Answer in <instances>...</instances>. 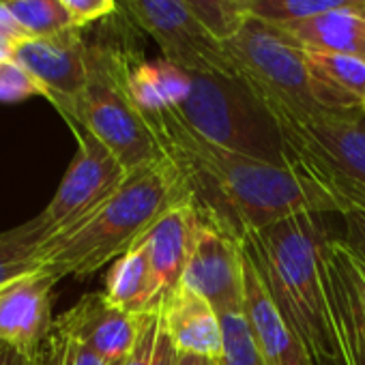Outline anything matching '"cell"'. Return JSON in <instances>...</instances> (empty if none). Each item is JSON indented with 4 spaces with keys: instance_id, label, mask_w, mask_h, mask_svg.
Returning <instances> with one entry per match:
<instances>
[{
    "instance_id": "obj_32",
    "label": "cell",
    "mask_w": 365,
    "mask_h": 365,
    "mask_svg": "<svg viewBox=\"0 0 365 365\" xmlns=\"http://www.w3.org/2000/svg\"><path fill=\"white\" fill-rule=\"evenodd\" d=\"M0 37H5L7 41H11L14 46L31 39L26 35V31L18 24V20L14 18V14L9 11L5 0H0Z\"/></svg>"
},
{
    "instance_id": "obj_40",
    "label": "cell",
    "mask_w": 365,
    "mask_h": 365,
    "mask_svg": "<svg viewBox=\"0 0 365 365\" xmlns=\"http://www.w3.org/2000/svg\"><path fill=\"white\" fill-rule=\"evenodd\" d=\"M112 365H123V361H118V363H112Z\"/></svg>"
},
{
    "instance_id": "obj_30",
    "label": "cell",
    "mask_w": 365,
    "mask_h": 365,
    "mask_svg": "<svg viewBox=\"0 0 365 365\" xmlns=\"http://www.w3.org/2000/svg\"><path fill=\"white\" fill-rule=\"evenodd\" d=\"M344 224H346V239L344 243L365 260V211H350L344 213Z\"/></svg>"
},
{
    "instance_id": "obj_10",
    "label": "cell",
    "mask_w": 365,
    "mask_h": 365,
    "mask_svg": "<svg viewBox=\"0 0 365 365\" xmlns=\"http://www.w3.org/2000/svg\"><path fill=\"white\" fill-rule=\"evenodd\" d=\"M82 31L71 26L48 37H31L14 48V61L39 82L67 120L88 80V41Z\"/></svg>"
},
{
    "instance_id": "obj_26",
    "label": "cell",
    "mask_w": 365,
    "mask_h": 365,
    "mask_svg": "<svg viewBox=\"0 0 365 365\" xmlns=\"http://www.w3.org/2000/svg\"><path fill=\"white\" fill-rule=\"evenodd\" d=\"M185 5L202 20V24L220 41L230 39L247 18L235 5H230L228 0H185Z\"/></svg>"
},
{
    "instance_id": "obj_18",
    "label": "cell",
    "mask_w": 365,
    "mask_h": 365,
    "mask_svg": "<svg viewBox=\"0 0 365 365\" xmlns=\"http://www.w3.org/2000/svg\"><path fill=\"white\" fill-rule=\"evenodd\" d=\"M275 29H279L303 52L361 56L365 46V18L356 9L329 11L314 18L286 22Z\"/></svg>"
},
{
    "instance_id": "obj_25",
    "label": "cell",
    "mask_w": 365,
    "mask_h": 365,
    "mask_svg": "<svg viewBox=\"0 0 365 365\" xmlns=\"http://www.w3.org/2000/svg\"><path fill=\"white\" fill-rule=\"evenodd\" d=\"M29 365H112L99 354L63 333L56 324L37 350L29 354Z\"/></svg>"
},
{
    "instance_id": "obj_2",
    "label": "cell",
    "mask_w": 365,
    "mask_h": 365,
    "mask_svg": "<svg viewBox=\"0 0 365 365\" xmlns=\"http://www.w3.org/2000/svg\"><path fill=\"white\" fill-rule=\"evenodd\" d=\"M320 213L303 211L252 230L239 241L252 256L269 294L303 339L316 365L339 363V339L327 279V232Z\"/></svg>"
},
{
    "instance_id": "obj_38",
    "label": "cell",
    "mask_w": 365,
    "mask_h": 365,
    "mask_svg": "<svg viewBox=\"0 0 365 365\" xmlns=\"http://www.w3.org/2000/svg\"><path fill=\"white\" fill-rule=\"evenodd\" d=\"M320 365H339L337 361H327V363H320Z\"/></svg>"
},
{
    "instance_id": "obj_41",
    "label": "cell",
    "mask_w": 365,
    "mask_h": 365,
    "mask_svg": "<svg viewBox=\"0 0 365 365\" xmlns=\"http://www.w3.org/2000/svg\"><path fill=\"white\" fill-rule=\"evenodd\" d=\"M359 14H361V16H363V18H365V9H363V11H359Z\"/></svg>"
},
{
    "instance_id": "obj_24",
    "label": "cell",
    "mask_w": 365,
    "mask_h": 365,
    "mask_svg": "<svg viewBox=\"0 0 365 365\" xmlns=\"http://www.w3.org/2000/svg\"><path fill=\"white\" fill-rule=\"evenodd\" d=\"M224 352L220 365H267L243 312L220 314Z\"/></svg>"
},
{
    "instance_id": "obj_14",
    "label": "cell",
    "mask_w": 365,
    "mask_h": 365,
    "mask_svg": "<svg viewBox=\"0 0 365 365\" xmlns=\"http://www.w3.org/2000/svg\"><path fill=\"white\" fill-rule=\"evenodd\" d=\"M54 277L46 271H35L0 288V344L26 354L41 346L54 327Z\"/></svg>"
},
{
    "instance_id": "obj_34",
    "label": "cell",
    "mask_w": 365,
    "mask_h": 365,
    "mask_svg": "<svg viewBox=\"0 0 365 365\" xmlns=\"http://www.w3.org/2000/svg\"><path fill=\"white\" fill-rule=\"evenodd\" d=\"M0 365H29V354L14 346H5L0 350Z\"/></svg>"
},
{
    "instance_id": "obj_31",
    "label": "cell",
    "mask_w": 365,
    "mask_h": 365,
    "mask_svg": "<svg viewBox=\"0 0 365 365\" xmlns=\"http://www.w3.org/2000/svg\"><path fill=\"white\" fill-rule=\"evenodd\" d=\"M176 361H178V350L161 322V309H159V329L150 354V365H176Z\"/></svg>"
},
{
    "instance_id": "obj_7",
    "label": "cell",
    "mask_w": 365,
    "mask_h": 365,
    "mask_svg": "<svg viewBox=\"0 0 365 365\" xmlns=\"http://www.w3.org/2000/svg\"><path fill=\"white\" fill-rule=\"evenodd\" d=\"M187 76V91L176 110L198 135L232 153L282 161V142L271 116L239 78Z\"/></svg>"
},
{
    "instance_id": "obj_4",
    "label": "cell",
    "mask_w": 365,
    "mask_h": 365,
    "mask_svg": "<svg viewBox=\"0 0 365 365\" xmlns=\"http://www.w3.org/2000/svg\"><path fill=\"white\" fill-rule=\"evenodd\" d=\"M282 142V161L299 168L339 205L365 211V127L359 114L264 110Z\"/></svg>"
},
{
    "instance_id": "obj_29",
    "label": "cell",
    "mask_w": 365,
    "mask_h": 365,
    "mask_svg": "<svg viewBox=\"0 0 365 365\" xmlns=\"http://www.w3.org/2000/svg\"><path fill=\"white\" fill-rule=\"evenodd\" d=\"M159 309H161V305L144 316V324H142L138 344L133 346L131 354L123 361V365H150V354H153V346H155V337H157V329H159Z\"/></svg>"
},
{
    "instance_id": "obj_20",
    "label": "cell",
    "mask_w": 365,
    "mask_h": 365,
    "mask_svg": "<svg viewBox=\"0 0 365 365\" xmlns=\"http://www.w3.org/2000/svg\"><path fill=\"white\" fill-rule=\"evenodd\" d=\"M331 112L365 114V61L352 54L303 52Z\"/></svg>"
},
{
    "instance_id": "obj_6",
    "label": "cell",
    "mask_w": 365,
    "mask_h": 365,
    "mask_svg": "<svg viewBox=\"0 0 365 365\" xmlns=\"http://www.w3.org/2000/svg\"><path fill=\"white\" fill-rule=\"evenodd\" d=\"M222 43L237 78L264 110L331 112L303 50L279 29L247 16L241 29Z\"/></svg>"
},
{
    "instance_id": "obj_23",
    "label": "cell",
    "mask_w": 365,
    "mask_h": 365,
    "mask_svg": "<svg viewBox=\"0 0 365 365\" xmlns=\"http://www.w3.org/2000/svg\"><path fill=\"white\" fill-rule=\"evenodd\" d=\"M5 3L29 37H48L76 26L61 0H5Z\"/></svg>"
},
{
    "instance_id": "obj_17",
    "label": "cell",
    "mask_w": 365,
    "mask_h": 365,
    "mask_svg": "<svg viewBox=\"0 0 365 365\" xmlns=\"http://www.w3.org/2000/svg\"><path fill=\"white\" fill-rule=\"evenodd\" d=\"M196 230L198 211L187 198L168 209L140 239L148 250L153 271L165 294L180 284L182 271H185V264L194 250Z\"/></svg>"
},
{
    "instance_id": "obj_5",
    "label": "cell",
    "mask_w": 365,
    "mask_h": 365,
    "mask_svg": "<svg viewBox=\"0 0 365 365\" xmlns=\"http://www.w3.org/2000/svg\"><path fill=\"white\" fill-rule=\"evenodd\" d=\"M133 54L135 50L114 39L88 41V80L69 118V125L108 146L129 172L165 157L129 86Z\"/></svg>"
},
{
    "instance_id": "obj_1",
    "label": "cell",
    "mask_w": 365,
    "mask_h": 365,
    "mask_svg": "<svg viewBox=\"0 0 365 365\" xmlns=\"http://www.w3.org/2000/svg\"><path fill=\"white\" fill-rule=\"evenodd\" d=\"M163 155L176 163L198 215L237 241L294 213H339V205L299 168L226 150L198 135L176 108L146 116Z\"/></svg>"
},
{
    "instance_id": "obj_15",
    "label": "cell",
    "mask_w": 365,
    "mask_h": 365,
    "mask_svg": "<svg viewBox=\"0 0 365 365\" xmlns=\"http://www.w3.org/2000/svg\"><path fill=\"white\" fill-rule=\"evenodd\" d=\"M324 260L339 339V365H365V294L346 262L344 241L329 239Z\"/></svg>"
},
{
    "instance_id": "obj_12",
    "label": "cell",
    "mask_w": 365,
    "mask_h": 365,
    "mask_svg": "<svg viewBox=\"0 0 365 365\" xmlns=\"http://www.w3.org/2000/svg\"><path fill=\"white\" fill-rule=\"evenodd\" d=\"M144 316L127 314L114 307L103 292L82 297L54 324L71 339L80 341L108 363L125 361L142 333Z\"/></svg>"
},
{
    "instance_id": "obj_9",
    "label": "cell",
    "mask_w": 365,
    "mask_h": 365,
    "mask_svg": "<svg viewBox=\"0 0 365 365\" xmlns=\"http://www.w3.org/2000/svg\"><path fill=\"white\" fill-rule=\"evenodd\" d=\"M78 138V153L67 168L50 205L39 213L48 239L65 232L101 207L127 180L129 170L93 133L71 125Z\"/></svg>"
},
{
    "instance_id": "obj_36",
    "label": "cell",
    "mask_w": 365,
    "mask_h": 365,
    "mask_svg": "<svg viewBox=\"0 0 365 365\" xmlns=\"http://www.w3.org/2000/svg\"><path fill=\"white\" fill-rule=\"evenodd\" d=\"M14 43L7 41L5 37H0V63H5V61H14Z\"/></svg>"
},
{
    "instance_id": "obj_3",
    "label": "cell",
    "mask_w": 365,
    "mask_h": 365,
    "mask_svg": "<svg viewBox=\"0 0 365 365\" xmlns=\"http://www.w3.org/2000/svg\"><path fill=\"white\" fill-rule=\"evenodd\" d=\"M187 198L185 176L168 157L133 170L101 207L43 243L39 267L56 282L86 277L127 254L168 209Z\"/></svg>"
},
{
    "instance_id": "obj_21",
    "label": "cell",
    "mask_w": 365,
    "mask_h": 365,
    "mask_svg": "<svg viewBox=\"0 0 365 365\" xmlns=\"http://www.w3.org/2000/svg\"><path fill=\"white\" fill-rule=\"evenodd\" d=\"M46 241L48 230L39 215L14 230L0 232V288L18 277L41 271L39 252Z\"/></svg>"
},
{
    "instance_id": "obj_37",
    "label": "cell",
    "mask_w": 365,
    "mask_h": 365,
    "mask_svg": "<svg viewBox=\"0 0 365 365\" xmlns=\"http://www.w3.org/2000/svg\"><path fill=\"white\" fill-rule=\"evenodd\" d=\"M230 5H235L241 14H245L247 16V9H250V5H252V0H228Z\"/></svg>"
},
{
    "instance_id": "obj_42",
    "label": "cell",
    "mask_w": 365,
    "mask_h": 365,
    "mask_svg": "<svg viewBox=\"0 0 365 365\" xmlns=\"http://www.w3.org/2000/svg\"><path fill=\"white\" fill-rule=\"evenodd\" d=\"M3 348H5V344H0V350H3Z\"/></svg>"
},
{
    "instance_id": "obj_8",
    "label": "cell",
    "mask_w": 365,
    "mask_h": 365,
    "mask_svg": "<svg viewBox=\"0 0 365 365\" xmlns=\"http://www.w3.org/2000/svg\"><path fill=\"white\" fill-rule=\"evenodd\" d=\"M133 24L150 35L163 58L187 73L237 78L224 43L185 5V0H116Z\"/></svg>"
},
{
    "instance_id": "obj_19",
    "label": "cell",
    "mask_w": 365,
    "mask_h": 365,
    "mask_svg": "<svg viewBox=\"0 0 365 365\" xmlns=\"http://www.w3.org/2000/svg\"><path fill=\"white\" fill-rule=\"evenodd\" d=\"M103 294L114 307L133 316L148 314L161 305L165 292L153 271L148 250L142 241L114 260L106 277Z\"/></svg>"
},
{
    "instance_id": "obj_39",
    "label": "cell",
    "mask_w": 365,
    "mask_h": 365,
    "mask_svg": "<svg viewBox=\"0 0 365 365\" xmlns=\"http://www.w3.org/2000/svg\"><path fill=\"white\" fill-rule=\"evenodd\" d=\"M361 58L365 61V46H363V52H361Z\"/></svg>"
},
{
    "instance_id": "obj_13",
    "label": "cell",
    "mask_w": 365,
    "mask_h": 365,
    "mask_svg": "<svg viewBox=\"0 0 365 365\" xmlns=\"http://www.w3.org/2000/svg\"><path fill=\"white\" fill-rule=\"evenodd\" d=\"M241 245V243H239ZM243 264V314L267 365H316L303 339L288 324L269 294L250 252L241 245Z\"/></svg>"
},
{
    "instance_id": "obj_16",
    "label": "cell",
    "mask_w": 365,
    "mask_h": 365,
    "mask_svg": "<svg viewBox=\"0 0 365 365\" xmlns=\"http://www.w3.org/2000/svg\"><path fill=\"white\" fill-rule=\"evenodd\" d=\"M161 322L178 354L222 361L224 337L220 314L200 294L176 286L161 301Z\"/></svg>"
},
{
    "instance_id": "obj_33",
    "label": "cell",
    "mask_w": 365,
    "mask_h": 365,
    "mask_svg": "<svg viewBox=\"0 0 365 365\" xmlns=\"http://www.w3.org/2000/svg\"><path fill=\"white\" fill-rule=\"evenodd\" d=\"M344 256H346V262H348V267H350V271H352L356 284L361 286V290H363V294H365V260L359 258L346 243H344Z\"/></svg>"
},
{
    "instance_id": "obj_35",
    "label": "cell",
    "mask_w": 365,
    "mask_h": 365,
    "mask_svg": "<svg viewBox=\"0 0 365 365\" xmlns=\"http://www.w3.org/2000/svg\"><path fill=\"white\" fill-rule=\"evenodd\" d=\"M176 365H220V361H211V359L194 356V354H178Z\"/></svg>"
},
{
    "instance_id": "obj_22",
    "label": "cell",
    "mask_w": 365,
    "mask_h": 365,
    "mask_svg": "<svg viewBox=\"0 0 365 365\" xmlns=\"http://www.w3.org/2000/svg\"><path fill=\"white\" fill-rule=\"evenodd\" d=\"M339 9H365V0H252L247 9L250 18L279 26Z\"/></svg>"
},
{
    "instance_id": "obj_27",
    "label": "cell",
    "mask_w": 365,
    "mask_h": 365,
    "mask_svg": "<svg viewBox=\"0 0 365 365\" xmlns=\"http://www.w3.org/2000/svg\"><path fill=\"white\" fill-rule=\"evenodd\" d=\"M41 95L46 97L39 82L16 61L0 63V101L3 103H18L29 97Z\"/></svg>"
},
{
    "instance_id": "obj_11",
    "label": "cell",
    "mask_w": 365,
    "mask_h": 365,
    "mask_svg": "<svg viewBox=\"0 0 365 365\" xmlns=\"http://www.w3.org/2000/svg\"><path fill=\"white\" fill-rule=\"evenodd\" d=\"M178 286L207 299L217 314L243 312V264L239 241L224 228L198 215L194 250Z\"/></svg>"
},
{
    "instance_id": "obj_28",
    "label": "cell",
    "mask_w": 365,
    "mask_h": 365,
    "mask_svg": "<svg viewBox=\"0 0 365 365\" xmlns=\"http://www.w3.org/2000/svg\"><path fill=\"white\" fill-rule=\"evenodd\" d=\"M61 5L67 9L78 29H86L93 22L110 18L118 9L116 0H61Z\"/></svg>"
}]
</instances>
